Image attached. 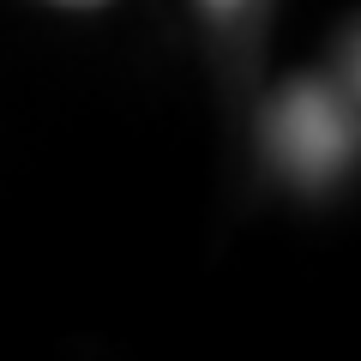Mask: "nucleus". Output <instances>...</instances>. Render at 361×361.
Instances as JSON below:
<instances>
[{
  "mask_svg": "<svg viewBox=\"0 0 361 361\" xmlns=\"http://www.w3.org/2000/svg\"><path fill=\"white\" fill-rule=\"evenodd\" d=\"M54 6H103V0H54Z\"/></svg>",
  "mask_w": 361,
  "mask_h": 361,
  "instance_id": "obj_1",
  "label": "nucleus"
}]
</instances>
